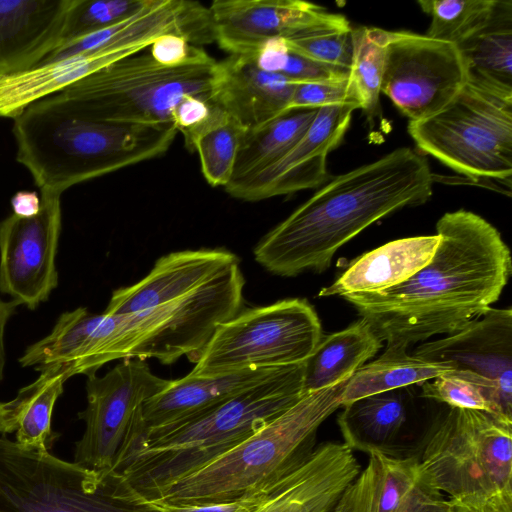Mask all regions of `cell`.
Returning <instances> with one entry per match:
<instances>
[{
    "label": "cell",
    "instance_id": "obj_29",
    "mask_svg": "<svg viewBox=\"0 0 512 512\" xmlns=\"http://www.w3.org/2000/svg\"><path fill=\"white\" fill-rule=\"evenodd\" d=\"M382 347L383 341L363 318L343 330L323 334L305 361L304 394L348 380Z\"/></svg>",
    "mask_w": 512,
    "mask_h": 512
},
{
    "label": "cell",
    "instance_id": "obj_14",
    "mask_svg": "<svg viewBox=\"0 0 512 512\" xmlns=\"http://www.w3.org/2000/svg\"><path fill=\"white\" fill-rule=\"evenodd\" d=\"M41 192L39 212L0 222V291L35 309L57 287L55 258L61 231V195Z\"/></svg>",
    "mask_w": 512,
    "mask_h": 512
},
{
    "label": "cell",
    "instance_id": "obj_11",
    "mask_svg": "<svg viewBox=\"0 0 512 512\" xmlns=\"http://www.w3.org/2000/svg\"><path fill=\"white\" fill-rule=\"evenodd\" d=\"M244 284L238 259L178 299L121 315L130 358L169 365L187 356L195 363L218 326L240 312Z\"/></svg>",
    "mask_w": 512,
    "mask_h": 512
},
{
    "label": "cell",
    "instance_id": "obj_1",
    "mask_svg": "<svg viewBox=\"0 0 512 512\" xmlns=\"http://www.w3.org/2000/svg\"><path fill=\"white\" fill-rule=\"evenodd\" d=\"M436 234L431 260L408 280L380 293L343 296L386 347L407 349L457 332L491 308L510 278V250L480 215L447 212Z\"/></svg>",
    "mask_w": 512,
    "mask_h": 512
},
{
    "label": "cell",
    "instance_id": "obj_23",
    "mask_svg": "<svg viewBox=\"0 0 512 512\" xmlns=\"http://www.w3.org/2000/svg\"><path fill=\"white\" fill-rule=\"evenodd\" d=\"M282 367L250 368L211 377L188 374L170 380L164 390L142 404L131 433L144 432L198 415L260 383Z\"/></svg>",
    "mask_w": 512,
    "mask_h": 512
},
{
    "label": "cell",
    "instance_id": "obj_37",
    "mask_svg": "<svg viewBox=\"0 0 512 512\" xmlns=\"http://www.w3.org/2000/svg\"><path fill=\"white\" fill-rule=\"evenodd\" d=\"M351 30L349 21L342 15L332 23L297 32L284 40L292 50L315 62L350 71Z\"/></svg>",
    "mask_w": 512,
    "mask_h": 512
},
{
    "label": "cell",
    "instance_id": "obj_10",
    "mask_svg": "<svg viewBox=\"0 0 512 512\" xmlns=\"http://www.w3.org/2000/svg\"><path fill=\"white\" fill-rule=\"evenodd\" d=\"M322 336L320 319L305 299L247 309L218 326L189 375L211 377L303 363Z\"/></svg>",
    "mask_w": 512,
    "mask_h": 512
},
{
    "label": "cell",
    "instance_id": "obj_27",
    "mask_svg": "<svg viewBox=\"0 0 512 512\" xmlns=\"http://www.w3.org/2000/svg\"><path fill=\"white\" fill-rule=\"evenodd\" d=\"M39 371V377L21 388L12 400L0 402V434L16 432L15 442L20 447L48 451L53 408L71 375L65 365H50Z\"/></svg>",
    "mask_w": 512,
    "mask_h": 512
},
{
    "label": "cell",
    "instance_id": "obj_35",
    "mask_svg": "<svg viewBox=\"0 0 512 512\" xmlns=\"http://www.w3.org/2000/svg\"><path fill=\"white\" fill-rule=\"evenodd\" d=\"M242 56L262 70L294 82H336L349 77V70L324 65L295 52L282 37L269 39Z\"/></svg>",
    "mask_w": 512,
    "mask_h": 512
},
{
    "label": "cell",
    "instance_id": "obj_44",
    "mask_svg": "<svg viewBox=\"0 0 512 512\" xmlns=\"http://www.w3.org/2000/svg\"><path fill=\"white\" fill-rule=\"evenodd\" d=\"M13 214L19 217L35 216L41 206V198L34 191H19L11 199Z\"/></svg>",
    "mask_w": 512,
    "mask_h": 512
},
{
    "label": "cell",
    "instance_id": "obj_24",
    "mask_svg": "<svg viewBox=\"0 0 512 512\" xmlns=\"http://www.w3.org/2000/svg\"><path fill=\"white\" fill-rule=\"evenodd\" d=\"M337 422L352 450L391 457H412L414 439L408 432V408L400 391L362 397L342 406Z\"/></svg>",
    "mask_w": 512,
    "mask_h": 512
},
{
    "label": "cell",
    "instance_id": "obj_43",
    "mask_svg": "<svg viewBox=\"0 0 512 512\" xmlns=\"http://www.w3.org/2000/svg\"><path fill=\"white\" fill-rule=\"evenodd\" d=\"M265 490L248 498L220 504L183 506L160 502L149 503L154 505L160 512H247L260 500Z\"/></svg>",
    "mask_w": 512,
    "mask_h": 512
},
{
    "label": "cell",
    "instance_id": "obj_18",
    "mask_svg": "<svg viewBox=\"0 0 512 512\" xmlns=\"http://www.w3.org/2000/svg\"><path fill=\"white\" fill-rule=\"evenodd\" d=\"M369 455L332 512H449L448 500L425 478L417 456Z\"/></svg>",
    "mask_w": 512,
    "mask_h": 512
},
{
    "label": "cell",
    "instance_id": "obj_13",
    "mask_svg": "<svg viewBox=\"0 0 512 512\" xmlns=\"http://www.w3.org/2000/svg\"><path fill=\"white\" fill-rule=\"evenodd\" d=\"M385 38L381 93L410 121L442 109L467 82L457 45L407 31Z\"/></svg>",
    "mask_w": 512,
    "mask_h": 512
},
{
    "label": "cell",
    "instance_id": "obj_21",
    "mask_svg": "<svg viewBox=\"0 0 512 512\" xmlns=\"http://www.w3.org/2000/svg\"><path fill=\"white\" fill-rule=\"evenodd\" d=\"M296 82L259 68L242 55L217 61L214 102L246 132L256 130L288 112Z\"/></svg>",
    "mask_w": 512,
    "mask_h": 512
},
{
    "label": "cell",
    "instance_id": "obj_19",
    "mask_svg": "<svg viewBox=\"0 0 512 512\" xmlns=\"http://www.w3.org/2000/svg\"><path fill=\"white\" fill-rule=\"evenodd\" d=\"M359 472L351 448L325 442L298 468L269 486L247 512H332Z\"/></svg>",
    "mask_w": 512,
    "mask_h": 512
},
{
    "label": "cell",
    "instance_id": "obj_4",
    "mask_svg": "<svg viewBox=\"0 0 512 512\" xmlns=\"http://www.w3.org/2000/svg\"><path fill=\"white\" fill-rule=\"evenodd\" d=\"M13 119L16 160L40 191L60 195L79 183L165 154L177 134L172 124L91 119L56 94Z\"/></svg>",
    "mask_w": 512,
    "mask_h": 512
},
{
    "label": "cell",
    "instance_id": "obj_17",
    "mask_svg": "<svg viewBox=\"0 0 512 512\" xmlns=\"http://www.w3.org/2000/svg\"><path fill=\"white\" fill-rule=\"evenodd\" d=\"M215 42L229 55H244L265 41L332 23L341 14L299 0H215L210 5Z\"/></svg>",
    "mask_w": 512,
    "mask_h": 512
},
{
    "label": "cell",
    "instance_id": "obj_34",
    "mask_svg": "<svg viewBox=\"0 0 512 512\" xmlns=\"http://www.w3.org/2000/svg\"><path fill=\"white\" fill-rule=\"evenodd\" d=\"M418 4L431 17L426 36L457 45L485 25L495 0H421Z\"/></svg>",
    "mask_w": 512,
    "mask_h": 512
},
{
    "label": "cell",
    "instance_id": "obj_26",
    "mask_svg": "<svg viewBox=\"0 0 512 512\" xmlns=\"http://www.w3.org/2000/svg\"><path fill=\"white\" fill-rule=\"evenodd\" d=\"M147 48H106L40 64L0 80V117L15 118L34 102L54 95L99 69Z\"/></svg>",
    "mask_w": 512,
    "mask_h": 512
},
{
    "label": "cell",
    "instance_id": "obj_7",
    "mask_svg": "<svg viewBox=\"0 0 512 512\" xmlns=\"http://www.w3.org/2000/svg\"><path fill=\"white\" fill-rule=\"evenodd\" d=\"M217 61L167 67L148 48L107 65L56 93L91 119L130 124H172L187 95L213 100Z\"/></svg>",
    "mask_w": 512,
    "mask_h": 512
},
{
    "label": "cell",
    "instance_id": "obj_45",
    "mask_svg": "<svg viewBox=\"0 0 512 512\" xmlns=\"http://www.w3.org/2000/svg\"><path fill=\"white\" fill-rule=\"evenodd\" d=\"M18 305L14 301L0 299V382L3 378L5 365L4 333L8 320L15 312Z\"/></svg>",
    "mask_w": 512,
    "mask_h": 512
},
{
    "label": "cell",
    "instance_id": "obj_38",
    "mask_svg": "<svg viewBox=\"0 0 512 512\" xmlns=\"http://www.w3.org/2000/svg\"><path fill=\"white\" fill-rule=\"evenodd\" d=\"M149 2L150 0H75L60 46L118 24L141 11Z\"/></svg>",
    "mask_w": 512,
    "mask_h": 512
},
{
    "label": "cell",
    "instance_id": "obj_5",
    "mask_svg": "<svg viewBox=\"0 0 512 512\" xmlns=\"http://www.w3.org/2000/svg\"><path fill=\"white\" fill-rule=\"evenodd\" d=\"M346 382L304 394L234 448L157 490L147 502L220 504L264 491L311 456L318 428L342 406Z\"/></svg>",
    "mask_w": 512,
    "mask_h": 512
},
{
    "label": "cell",
    "instance_id": "obj_20",
    "mask_svg": "<svg viewBox=\"0 0 512 512\" xmlns=\"http://www.w3.org/2000/svg\"><path fill=\"white\" fill-rule=\"evenodd\" d=\"M75 0H0V80L38 66L60 46Z\"/></svg>",
    "mask_w": 512,
    "mask_h": 512
},
{
    "label": "cell",
    "instance_id": "obj_33",
    "mask_svg": "<svg viewBox=\"0 0 512 512\" xmlns=\"http://www.w3.org/2000/svg\"><path fill=\"white\" fill-rule=\"evenodd\" d=\"M352 60L349 71L360 109L369 116L379 107L385 61V30L361 26L352 28Z\"/></svg>",
    "mask_w": 512,
    "mask_h": 512
},
{
    "label": "cell",
    "instance_id": "obj_40",
    "mask_svg": "<svg viewBox=\"0 0 512 512\" xmlns=\"http://www.w3.org/2000/svg\"><path fill=\"white\" fill-rule=\"evenodd\" d=\"M336 104H351L360 108L348 78L336 82H296L288 111Z\"/></svg>",
    "mask_w": 512,
    "mask_h": 512
},
{
    "label": "cell",
    "instance_id": "obj_15",
    "mask_svg": "<svg viewBox=\"0 0 512 512\" xmlns=\"http://www.w3.org/2000/svg\"><path fill=\"white\" fill-rule=\"evenodd\" d=\"M413 355L491 383L502 415L512 421L511 308L491 307L457 332L423 342Z\"/></svg>",
    "mask_w": 512,
    "mask_h": 512
},
{
    "label": "cell",
    "instance_id": "obj_25",
    "mask_svg": "<svg viewBox=\"0 0 512 512\" xmlns=\"http://www.w3.org/2000/svg\"><path fill=\"white\" fill-rule=\"evenodd\" d=\"M437 234L414 236L388 242L354 259L345 271L319 296L380 293L412 277L434 255Z\"/></svg>",
    "mask_w": 512,
    "mask_h": 512
},
{
    "label": "cell",
    "instance_id": "obj_16",
    "mask_svg": "<svg viewBox=\"0 0 512 512\" xmlns=\"http://www.w3.org/2000/svg\"><path fill=\"white\" fill-rule=\"evenodd\" d=\"M356 109L351 104L318 108L304 136L280 160L225 190L237 199L259 201L326 183L327 156L340 144Z\"/></svg>",
    "mask_w": 512,
    "mask_h": 512
},
{
    "label": "cell",
    "instance_id": "obj_42",
    "mask_svg": "<svg viewBox=\"0 0 512 512\" xmlns=\"http://www.w3.org/2000/svg\"><path fill=\"white\" fill-rule=\"evenodd\" d=\"M449 512H512V491L448 499Z\"/></svg>",
    "mask_w": 512,
    "mask_h": 512
},
{
    "label": "cell",
    "instance_id": "obj_36",
    "mask_svg": "<svg viewBox=\"0 0 512 512\" xmlns=\"http://www.w3.org/2000/svg\"><path fill=\"white\" fill-rule=\"evenodd\" d=\"M245 132L235 120L227 116L194 140L191 151H197L202 174L212 187H225L230 182Z\"/></svg>",
    "mask_w": 512,
    "mask_h": 512
},
{
    "label": "cell",
    "instance_id": "obj_28",
    "mask_svg": "<svg viewBox=\"0 0 512 512\" xmlns=\"http://www.w3.org/2000/svg\"><path fill=\"white\" fill-rule=\"evenodd\" d=\"M467 81L512 95V2L495 0L488 21L457 44Z\"/></svg>",
    "mask_w": 512,
    "mask_h": 512
},
{
    "label": "cell",
    "instance_id": "obj_30",
    "mask_svg": "<svg viewBox=\"0 0 512 512\" xmlns=\"http://www.w3.org/2000/svg\"><path fill=\"white\" fill-rule=\"evenodd\" d=\"M317 110H291L256 130L245 132L232 178L226 186L244 181L280 160L304 136Z\"/></svg>",
    "mask_w": 512,
    "mask_h": 512
},
{
    "label": "cell",
    "instance_id": "obj_31",
    "mask_svg": "<svg viewBox=\"0 0 512 512\" xmlns=\"http://www.w3.org/2000/svg\"><path fill=\"white\" fill-rule=\"evenodd\" d=\"M451 370L448 366L410 355L406 348L386 347L382 355L365 363L347 380L341 404L343 406L369 395L421 384Z\"/></svg>",
    "mask_w": 512,
    "mask_h": 512
},
{
    "label": "cell",
    "instance_id": "obj_12",
    "mask_svg": "<svg viewBox=\"0 0 512 512\" xmlns=\"http://www.w3.org/2000/svg\"><path fill=\"white\" fill-rule=\"evenodd\" d=\"M87 406L78 414L85 431L74 463L94 471L111 470L121 454L142 404L170 380L155 375L141 359L129 358L104 376H87Z\"/></svg>",
    "mask_w": 512,
    "mask_h": 512
},
{
    "label": "cell",
    "instance_id": "obj_8",
    "mask_svg": "<svg viewBox=\"0 0 512 512\" xmlns=\"http://www.w3.org/2000/svg\"><path fill=\"white\" fill-rule=\"evenodd\" d=\"M0 512H160L113 471H94L0 436Z\"/></svg>",
    "mask_w": 512,
    "mask_h": 512
},
{
    "label": "cell",
    "instance_id": "obj_2",
    "mask_svg": "<svg viewBox=\"0 0 512 512\" xmlns=\"http://www.w3.org/2000/svg\"><path fill=\"white\" fill-rule=\"evenodd\" d=\"M434 176L424 155L409 147L336 176L268 232L255 260L285 277L323 272L341 246L378 220L426 203Z\"/></svg>",
    "mask_w": 512,
    "mask_h": 512
},
{
    "label": "cell",
    "instance_id": "obj_9",
    "mask_svg": "<svg viewBox=\"0 0 512 512\" xmlns=\"http://www.w3.org/2000/svg\"><path fill=\"white\" fill-rule=\"evenodd\" d=\"M419 465L450 498L512 491V423L449 407L429 427Z\"/></svg>",
    "mask_w": 512,
    "mask_h": 512
},
{
    "label": "cell",
    "instance_id": "obj_3",
    "mask_svg": "<svg viewBox=\"0 0 512 512\" xmlns=\"http://www.w3.org/2000/svg\"><path fill=\"white\" fill-rule=\"evenodd\" d=\"M305 362L186 420L131 433L114 467L147 501L157 490L214 461L294 405L303 395Z\"/></svg>",
    "mask_w": 512,
    "mask_h": 512
},
{
    "label": "cell",
    "instance_id": "obj_6",
    "mask_svg": "<svg viewBox=\"0 0 512 512\" xmlns=\"http://www.w3.org/2000/svg\"><path fill=\"white\" fill-rule=\"evenodd\" d=\"M408 132L422 153L511 196L512 95L467 81L442 109L410 121Z\"/></svg>",
    "mask_w": 512,
    "mask_h": 512
},
{
    "label": "cell",
    "instance_id": "obj_39",
    "mask_svg": "<svg viewBox=\"0 0 512 512\" xmlns=\"http://www.w3.org/2000/svg\"><path fill=\"white\" fill-rule=\"evenodd\" d=\"M421 396L449 407L483 411L498 417L485 389L454 370L421 383Z\"/></svg>",
    "mask_w": 512,
    "mask_h": 512
},
{
    "label": "cell",
    "instance_id": "obj_22",
    "mask_svg": "<svg viewBox=\"0 0 512 512\" xmlns=\"http://www.w3.org/2000/svg\"><path fill=\"white\" fill-rule=\"evenodd\" d=\"M236 260L235 254L223 249L169 253L159 258L143 279L115 290L104 313L133 314L178 299Z\"/></svg>",
    "mask_w": 512,
    "mask_h": 512
},
{
    "label": "cell",
    "instance_id": "obj_32",
    "mask_svg": "<svg viewBox=\"0 0 512 512\" xmlns=\"http://www.w3.org/2000/svg\"><path fill=\"white\" fill-rule=\"evenodd\" d=\"M103 314L79 307L63 313L49 335L30 345L19 362L37 370L50 365H65L73 376V367L87 354Z\"/></svg>",
    "mask_w": 512,
    "mask_h": 512
},
{
    "label": "cell",
    "instance_id": "obj_41",
    "mask_svg": "<svg viewBox=\"0 0 512 512\" xmlns=\"http://www.w3.org/2000/svg\"><path fill=\"white\" fill-rule=\"evenodd\" d=\"M152 58L167 67L203 64L215 61L205 50L175 34L158 37L148 48Z\"/></svg>",
    "mask_w": 512,
    "mask_h": 512
}]
</instances>
